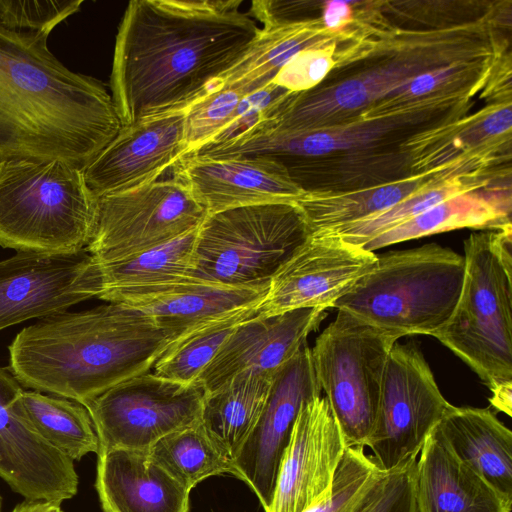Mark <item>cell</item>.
Returning <instances> with one entry per match:
<instances>
[{
  "label": "cell",
  "mask_w": 512,
  "mask_h": 512,
  "mask_svg": "<svg viewBox=\"0 0 512 512\" xmlns=\"http://www.w3.org/2000/svg\"><path fill=\"white\" fill-rule=\"evenodd\" d=\"M352 18V7L346 1H328L323 8L322 23L331 31L343 28Z\"/></svg>",
  "instance_id": "42"
},
{
  "label": "cell",
  "mask_w": 512,
  "mask_h": 512,
  "mask_svg": "<svg viewBox=\"0 0 512 512\" xmlns=\"http://www.w3.org/2000/svg\"><path fill=\"white\" fill-rule=\"evenodd\" d=\"M417 512H511L512 499L459 460L433 429L415 471Z\"/></svg>",
  "instance_id": "21"
},
{
  "label": "cell",
  "mask_w": 512,
  "mask_h": 512,
  "mask_svg": "<svg viewBox=\"0 0 512 512\" xmlns=\"http://www.w3.org/2000/svg\"><path fill=\"white\" fill-rule=\"evenodd\" d=\"M196 233L197 229L127 259L108 263L94 261L98 297L116 289L186 278L192 268Z\"/></svg>",
  "instance_id": "31"
},
{
  "label": "cell",
  "mask_w": 512,
  "mask_h": 512,
  "mask_svg": "<svg viewBox=\"0 0 512 512\" xmlns=\"http://www.w3.org/2000/svg\"><path fill=\"white\" fill-rule=\"evenodd\" d=\"M207 214L172 173L167 179L98 197L86 250L96 263L127 259L198 229Z\"/></svg>",
  "instance_id": "9"
},
{
  "label": "cell",
  "mask_w": 512,
  "mask_h": 512,
  "mask_svg": "<svg viewBox=\"0 0 512 512\" xmlns=\"http://www.w3.org/2000/svg\"><path fill=\"white\" fill-rule=\"evenodd\" d=\"M292 94L271 82L245 95L228 124L201 149L225 146L270 127Z\"/></svg>",
  "instance_id": "34"
},
{
  "label": "cell",
  "mask_w": 512,
  "mask_h": 512,
  "mask_svg": "<svg viewBox=\"0 0 512 512\" xmlns=\"http://www.w3.org/2000/svg\"><path fill=\"white\" fill-rule=\"evenodd\" d=\"M95 488L103 512H189L190 491L145 451L99 452Z\"/></svg>",
  "instance_id": "20"
},
{
  "label": "cell",
  "mask_w": 512,
  "mask_h": 512,
  "mask_svg": "<svg viewBox=\"0 0 512 512\" xmlns=\"http://www.w3.org/2000/svg\"><path fill=\"white\" fill-rule=\"evenodd\" d=\"M277 373L246 369L204 395L201 424L233 462L260 418Z\"/></svg>",
  "instance_id": "24"
},
{
  "label": "cell",
  "mask_w": 512,
  "mask_h": 512,
  "mask_svg": "<svg viewBox=\"0 0 512 512\" xmlns=\"http://www.w3.org/2000/svg\"><path fill=\"white\" fill-rule=\"evenodd\" d=\"M326 310L298 308L248 319L226 339L196 382L206 393L246 369L279 372L306 345Z\"/></svg>",
  "instance_id": "18"
},
{
  "label": "cell",
  "mask_w": 512,
  "mask_h": 512,
  "mask_svg": "<svg viewBox=\"0 0 512 512\" xmlns=\"http://www.w3.org/2000/svg\"><path fill=\"white\" fill-rule=\"evenodd\" d=\"M423 66L398 62L375 68L336 86L312 93H293L271 127L311 130L346 112L360 109L422 72Z\"/></svg>",
  "instance_id": "23"
},
{
  "label": "cell",
  "mask_w": 512,
  "mask_h": 512,
  "mask_svg": "<svg viewBox=\"0 0 512 512\" xmlns=\"http://www.w3.org/2000/svg\"><path fill=\"white\" fill-rule=\"evenodd\" d=\"M334 63L331 48L315 46L292 58L272 82L291 93L307 92L326 77Z\"/></svg>",
  "instance_id": "39"
},
{
  "label": "cell",
  "mask_w": 512,
  "mask_h": 512,
  "mask_svg": "<svg viewBox=\"0 0 512 512\" xmlns=\"http://www.w3.org/2000/svg\"><path fill=\"white\" fill-rule=\"evenodd\" d=\"M11 512H64L58 503L26 501L16 505Z\"/></svg>",
  "instance_id": "44"
},
{
  "label": "cell",
  "mask_w": 512,
  "mask_h": 512,
  "mask_svg": "<svg viewBox=\"0 0 512 512\" xmlns=\"http://www.w3.org/2000/svg\"><path fill=\"white\" fill-rule=\"evenodd\" d=\"M183 332L120 303L65 311L23 328L9 345V368L24 388L82 405L150 372Z\"/></svg>",
  "instance_id": "3"
},
{
  "label": "cell",
  "mask_w": 512,
  "mask_h": 512,
  "mask_svg": "<svg viewBox=\"0 0 512 512\" xmlns=\"http://www.w3.org/2000/svg\"><path fill=\"white\" fill-rule=\"evenodd\" d=\"M98 197L83 169L61 160L0 161V246L75 252L88 245Z\"/></svg>",
  "instance_id": "5"
},
{
  "label": "cell",
  "mask_w": 512,
  "mask_h": 512,
  "mask_svg": "<svg viewBox=\"0 0 512 512\" xmlns=\"http://www.w3.org/2000/svg\"><path fill=\"white\" fill-rule=\"evenodd\" d=\"M17 413L50 446L73 461L98 454L99 440L87 408L75 401L24 390Z\"/></svg>",
  "instance_id": "26"
},
{
  "label": "cell",
  "mask_w": 512,
  "mask_h": 512,
  "mask_svg": "<svg viewBox=\"0 0 512 512\" xmlns=\"http://www.w3.org/2000/svg\"><path fill=\"white\" fill-rule=\"evenodd\" d=\"M422 352L395 343L388 355L377 420L366 446L381 471L416 458L427 437L450 409Z\"/></svg>",
  "instance_id": "11"
},
{
  "label": "cell",
  "mask_w": 512,
  "mask_h": 512,
  "mask_svg": "<svg viewBox=\"0 0 512 512\" xmlns=\"http://www.w3.org/2000/svg\"><path fill=\"white\" fill-rule=\"evenodd\" d=\"M397 339L337 310L311 349L315 374L347 447H365L374 429L389 352Z\"/></svg>",
  "instance_id": "8"
},
{
  "label": "cell",
  "mask_w": 512,
  "mask_h": 512,
  "mask_svg": "<svg viewBox=\"0 0 512 512\" xmlns=\"http://www.w3.org/2000/svg\"><path fill=\"white\" fill-rule=\"evenodd\" d=\"M205 391L147 372L108 389L84 405L93 421L99 452H148L166 435L201 421Z\"/></svg>",
  "instance_id": "10"
},
{
  "label": "cell",
  "mask_w": 512,
  "mask_h": 512,
  "mask_svg": "<svg viewBox=\"0 0 512 512\" xmlns=\"http://www.w3.org/2000/svg\"><path fill=\"white\" fill-rule=\"evenodd\" d=\"M240 0H132L110 75L122 126L185 109L245 53L260 27Z\"/></svg>",
  "instance_id": "1"
},
{
  "label": "cell",
  "mask_w": 512,
  "mask_h": 512,
  "mask_svg": "<svg viewBox=\"0 0 512 512\" xmlns=\"http://www.w3.org/2000/svg\"><path fill=\"white\" fill-rule=\"evenodd\" d=\"M310 235L295 203L207 214L197 229L188 276L232 287L268 284Z\"/></svg>",
  "instance_id": "7"
},
{
  "label": "cell",
  "mask_w": 512,
  "mask_h": 512,
  "mask_svg": "<svg viewBox=\"0 0 512 512\" xmlns=\"http://www.w3.org/2000/svg\"><path fill=\"white\" fill-rule=\"evenodd\" d=\"M454 66H443L420 72L396 87L387 96L411 98L426 95L444 84L455 74Z\"/></svg>",
  "instance_id": "40"
},
{
  "label": "cell",
  "mask_w": 512,
  "mask_h": 512,
  "mask_svg": "<svg viewBox=\"0 0 512 512\" xmlns=\"http://www.w3.org/2000/svg\"><path fill=\"white\" fill-rule=\"evenodd\" d=\"M186 110L180 109L122 126L111 142L83 169L97 196L153 182L188 154Z\"/></svg>",
  "instance_id": "16"
},
{
  "label": "cell",
  "mask_w": 512,
  "mask_h": 512,
  "mask_svg": "<svg viewBox=\"0 0 512 512\" xmlns=\"http://www.w3.org/2000/svg\"><path fill=\"white\" fill-rule=\"evenodd\" d=\"M463 192H466L465 188L455 183L421 189L384 212L324 233L338 234L345 241L362 246L368 240Z\"/></svg>",
  "instance_id": "33"
},
{
  "label": "cell",
  "mask_w": 512,
  "mask_h": 512,
  "mask_svg": "<svg viewBox=\"0 0 512 512\" xmlns=\"http://www.w3.org/2000/svg\"><path fill=\"white\" fill-rule=\"evenodd\" d=\"M512 112L510 107H502L489 113L477 123L466 136L467 139L481 140L486 137L501 135L510 130Z\"/></svg>",
  "instance_id": "41"
},
{
  "label": "cell",
  "mask_w": 512,
  "mask_h": 512,
  "mask_svg": "<svg viewBox=\"0 0 512 512\" xmlns=\"http://www.w3.org/2000/svg\"><path fill=\"white\" fill-rule=\"evenodd\" d=\"M380 471L363 447H346L331 495L305 512H353Z\"/></svg>",
  "instance_id": "36"
},
{
  "label": "cell",
  "mask_w": 512,
  "mask_h": 512,
  "mask_svg": "<svg viewBox=\"0 0 512 512\" xmlns=\"http://www.w3.org/2000/svg\"><path fill=\"white\" fill-rule=\"evenodd\" d=\"M269 283L224 286L190 277L116 289L98 299L120 303L152 316L159 325L180 332L213 316L262 301Z\"/></svg>",
  "instance_id": "19"
},
{
  "label": "cell",
  "mask_w": 512,
  "mask_h": 512,
  "mask_svg": "<svg viewBox=\"0 0 512 512\" xmlns=\"http://www.w3.org/2000/svg\"><path fill=\"white\" fill-rule=\"evenodd\" d=\"M377 254L334 233L312 234L279 268L258 304L259 316L332 308L376 263Z\"/></svg>",
  "instance_id": "13"
},
{
  "label": "cell",
  "mask_w": 512,
  "mask_h": 512,
  "mask_svg": "<svg viewBox=\"0 0 512 512\" xmlns=\"http://www.w3.org/2000/svg\"><path fill=\"white\" fill-rule=\"evenodd\" d=\"M416 461L414 458L390 471H380L353 512H417Z\"/></svg>",
  "instance_id": "37"
},
{
  "label": "cell",
  "mask_w": 512,
  "mask_h": 512,
  "mask_svg": "<svg viewBox=\"0 0 512 512\" xmlns=\"http://www.w3.org/2000/svg\"><path fill=\"white\" fill-rule=\"evenodd\" d=\"M95 263L75 252L18 251L0 260V331L98 297Z\"/></svg>",
  "instance_id": "12"
},
{
  "label": "cell",
  "mask_w": 512,
  "mask_h": 512,
  "mask_svg": "<svg viewBox=\"0 0 512 512\" xmlns=\"http://www.w3.org/2000/svg\"><path fill=\"white\" fill-rule=\"evenodd\" d=\"M48 36L0 24V161L61 160L84 169L122 124L105 84L65 67Z\"/></svg>",
  "instance_id": "2"
},
{
  "label": "cell",
  "mask_w": 512,
  "mask_h": 512,
  "mask_svg": "<svg viewBox=\"0 0 512 512\" xmlns=\"http://www.w3.org/2000/svg\"><path fill=\"white\" fill-rule=\"evenodd\" d=\"M259 303L213 316L185 330L156 361L153 373L181 383L196 382L234 330L258 315Z\"/></svg>",
  "instance_id": "28"
},
{
  "label": "cell",
  "mask_w": 512,
  "mask_h": 512,
  "mask_svg": "<svg viewBox=\"0 0 512 512\" xmlns=\"http://www.w3.org/2000/svg\"><path fill=\"white\" fill-rule=\"evenodd\" d=\"M508 213L503 205L463 192L368 240L361 247L373 252L406 240L460 228L500 230L510 225Z\"/></svg>",
  "instance_id": "27"
},
{
  "label": "cell",
  "mask_w": 512,
  "mask_h": 512,
  "mask_svg": "<svg viewBox=\"0 0 512 512\" xmlns=\"http://www.w3.org/2000/svg\"><path fill=\"white\" fill-rule=\"evenodd\" d=\"M346 447L326 398L320 395L304 403L265 512H305L327 499Z\"/></svg>",
  "instance_id": "15"
},
{
  "label": "cell",
  "mask_w": 512,
  "mask_h": 512,
  "mask_svg": "<svg viewBox=\"0 0 512 512\" xmlns=\"http://www.w3.org/2000/svg\"><path fill=\"white\" fill-rule=\"evenodd\" d=\"M245 95L231 87L212 86L187 107L185 116L186 156L208 144L231 120Z\"/></svg>",
  "instance_id": "35"
},
{
  "label": "cell",
  "mask_w": 512,
  "mask_h": 512,
  "mask_svg": "<svg viewBox=\"0 0 512 512\" xmlns=\"http://www.w3.org/2000/svg\"><path fill=\"white\" fill-rule=\"evenodd\" d=\"M434 430L459 460L512 499V432L494 413L452 405Z\"/></svg>",
  "instance_id": "22"
},
{
  "label": "cell",
  "mask_w": 512,
  "mask_h": 512,
  "mask_svg": "<svg viewBox=\"0 0 512 512\" xmlns=\"http://www.w3.org/2000/svg\"><path fill=\"white\" fill-rule=\"evenodd\" d=\"M322 395L311 356L302 349L277 373L264 409L234 463L266 511L273 500L283 454L302 405Z\"/></svg>",
  "instance_id": "14"
},
{
  "label": "cell",
  "mask_w": 512,
  "mask_h": 512,
  "mask_svg": "<svg viewBox=\"0 0 512 512\" xmlns=\"http://www.w3.org/2000/svg\"><path fill=\"white\" fill-rule=\"evenodd\" d=\"M148 453L188 491L211 476L229 474L240 479L235 463L211 439L201 421L166 435Z\"/></svg>",
  "instance_id": "29"
},
{
  "label": "cell",
  "mask_w": 512,
  "mask_h": 512,
  "mask_svg": "<svg viewBox=\"0 0 512 512\" xmlns=\"http://www.w3.org/2000/svg\"><path fill=\"white\" fill-rule=\"evenodd\" d=\"M82 3V0H0V24L49 35L60 22L79 11Z\"/></svg>",
  "instance_id": "38"
},
{
  "label": "cell",
  "mask_w": 512,
  "mask_h": 512,
  "mask_svg": "<svg viewBox=\"0 0 512 512\" xmlns=\"http://www.w3.org/2000/svg\"><path fill=\"white\" fill-rule=\"evenodd\" d=\"M208 214L270 203H295L303 189L286 168L264 156L183 157L173 168Z\"/></svg>",
  "instance_id": "17"
},
{
  "label": "cell",
  "mask_w": 512,
  "mask_h": 512,
  "mask_svg": "<svg viewBox=\"0 0 512 512\" xmlns=\"http://www.w3.org/2000/svg\"><path fill=\"white\" fill-rule=\"evenodd\" d=\"M322 44V30L310 21L260 28L242 57L210 87H231L247 95L271 83L280 69L297 54Z\"/></svg>",
  "instance_id": "25"
},
{
  "label": "cell",
  "mask_w": 512,
  "mask_h": 512,
  "mask_svg": "<svg viewBox=\"0 0 512 512\" xmlns=\"http://www.w3.org/2000/svg\"><path fill=\"white\" fill-rule=\"evenodd\" d=\"M461 293L450 318L432 336L490 388L512 381L511 225L474 233L464 242Z\"/></svg>",
  "instance_id": "6"
},
{
  "label": "cell",
  "mask_w": 512,
  "mask_h": 512,
  "mask_svg": "<svg viewBox=\"0 0 512 512\" xmlns=\"http://www.w3.org/2000/svg\"><path fill=\"white\" fill-rule=\"evenodd\" d=\"M491 404L508 416L512 415V381L503 382L491 389Z\"/></svg>",
  "instance_id": "43"
},
{
  "label": "cell",
  "mask_w": 512,
  "mask_h": 512,
  "mask_svg": "<svg viewBox=\"0 0 512 512\" xmlns=\"http://www.w3.org/2000/svg\"><path fill=\"white\" fill-rule=\"evenodd\" d=\"M464 257L435 243L377 255L374 266L332 306L391 335H431L461 293Z\"/></svg>",
  "instance_id": "4"
},
{
  "label": "cell",
  "mask_w": 512,
  "mask_h": 512,
  "mask_svg": "<svg viewBox=\"0 0 512 512\" xmlns=\"http://www.w3.org/2000/svg\"><path fill=\"white\" fill-rule=\"evenodd\" d=\"M417 181H401L343 195L305 192L295 202L310 234L332 232L348 224L377 215L421 190Z\"/></svg>",
  "instance_id": "30"
},
{
  "label": "cell",
  "mask_w": 512,
  "mask_h": 512,
  "mask_svg": "<svg viewBox=\"0 0 512 512\" xmlns=\"http://www.w3.org/2000/svg\"><path fill=\"white\" fill-rule=\"evenodd\" d=\"M24 390L9 366L0 367V477L29 471L47 450L46 442L16 411Z\"/></svg>",
  "instance_id": "32"
},
{
  "label": "cell",
  "mask_w": 512,
  "mask_h": 512,
  "mask_svg": "<svg viewBox=\"0 0 512 512\" xmlns=\"http://www.w3.org/2000/svg\"><path fill=\"white\" fill-rule=\"evenodd\" d=\"M2 506H3V499H2V496L0 495V512H2Z\"/></svg>",
  "instance_id": "45"
}]
</instances>
